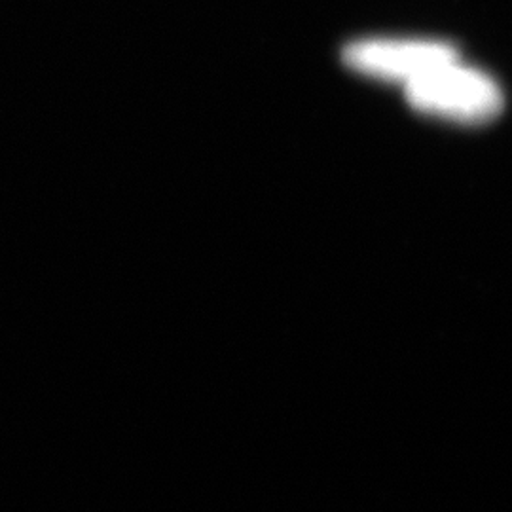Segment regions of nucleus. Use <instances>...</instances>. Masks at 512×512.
<instances>
[{"label": "nucleus", "mask_w": 512, "mask_h": 512, "mask_svg": "<svg viewBox=\"0 0 512 512\" xmlns=\"http://www.w3.org/2000/svg\"><path fill=\"white\" fill-rule=\"evenodd\" d=\"M406 103L425 116L459 126H484L505 109L494 76L456 57L404 86Z\"/></svg>", "instance_id": "f257e3e1"}, {"label": "nucleus", "mask_w": 512, "mask_h": 512, "mask_svg": "<svg viewBox=\"0 0 512 512\" xmlns=\"http://www.w3.org/2000/svg\"><path fill=\"white\" fill-rule=\"evenodd\" d=\"M456 57L459 54L454 44L433 38H361L342 52L346 67L353 73L403 88Z\"/></svg>", "instance_id": "f03ea898"}]
</instances>
